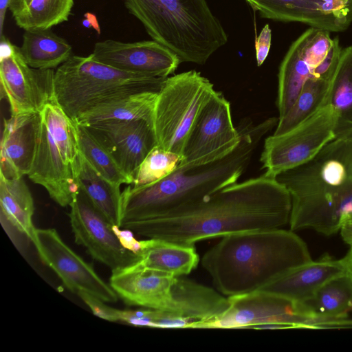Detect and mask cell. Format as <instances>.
I'll use <instances>...</instances> for the list:
<instances>
[{"mask_svg":"<svg viewBox=\"0 0 352 352\" xmlns=\"http://www.w3.org/2000/svg\"><path fill=\"white\" fill-rule=\"evenodd\" d=\"M292 200L276 178L262 175L230 185L174 213L122 223V228L148 239L184 245L205 239L289 224Z\"/></svg>","mask_w":352,"mask_h":352,"instance_id":"1","label":"cell"},{"mask_svg":"<svg viewBox=\"0 0 352 352\" xmlns=\"http://www.w3.org/2000/svg\"><path fill=\"white\" fill-rule=\"evenodd\" d=\"M278 121V118L272 117L254 125L245 120L238 127L239 144L226 157L190 168H177L163 179L148 185L129 184L121 194V224L174 213L236 183L261 139L276 126Z\"/></svg>","mask_w":352,"mask_h":352,"instance_id":"2","label":"cell"},{"mask_svg":"<svg viewBox=\"0 0 352 352\" xmlns=\"http://www.w3.org/2000/svg\"><path fill=\"white\" fill-rule=\"evenodd\" d=\"M311 261L294 231L274 228L226 235L204 254L201 265L219 292L232 297L258 291Z\"/></svg>","mask_w":352,"mask_h":352,"instance_id":"3","label":"cell"},{"mask_svg":"<svg viewBox=\"0 0 352 352\" xmlns=\"http://www.w3.org/2000/svg\"><path fill=\"white\" fill-rule=\"evenodd\" d=\"M151 38L181 62L204 65L228 40L207 0H123Z\"/></svg>","mask_w":352,"mask_h":352,"instance_id":"4","label":"cell"},{"mask_svg":"<svg viewBox=\"0 0 352 352\" xmlns=\"http://www.w3.org/2000/svg\"><path fill=\"white\" fill-rule=\"evenodd\" d=\"M166 78L120 70L96 60L91 54L72 55L54 72V97L76 121L108 100L143 91L159 92Z\"/></svg>","mask_w":352,"mask_h":352,"instance_id":"5","label":"cell"},{"mask_svg":"<svg viewBox=\"0 0 352 352\" xmlns=\"http://www.w3.org/2000/svg\"><path fill=\"white\" fill-rule=\"evenodd\" d=\"M81 155L76 122L56 102L47 104L40 112L29 179L43 186L58 205L69 206L80 191L78 175Z\"/></svg>","mask_w":352,"mask_h":352,"instance_id":"6","label":"cell"},{"mask_svg":"<svg viewBox=\"0 0 352 352\" xmlns=\"http://www.w3.org/2000/svg\"><path fill=\"white\" fill-rule=\"evenodd\" d=\"M214 91L213 84L195 70L167 77L157 94L153 114L157 144L182 155L198 115Z\"/></svg>","mask_w":352,"mask_h":352,"instance_id":"7","label":"cell"},{"mask_svg":"<svg viewBox=\"0 0 352 352\" xmlns=\"http://www.w3.org/2000/svg\"><path fill=\"white\" fill-rule=\"evenodd\" d=\"M276 179L290 195L291 212L329 198L352 183V140L335 138L312 159Z\"/></svg>","mask_w":352,"mask_h":352,"instance_id":"8","label":"cell"},{"mask_svg":"<svg viewBox=\"0 0 352 352\" xmlns=\"http://www.w3.org/2000/svg\"><path fill=\"white\" fill-rule=\"evenodd\" d=\"M336 112L327 104L288 131L266 138L260 157L263 174L276 178L312 159L336 138Z\"/></svg>","mask_w":352,"mask_h":352,"instance_id":"9","label":"cell"},{"mask_svg":"<svg viewBox=\"0 0 352 352\" xmlns=\"http://www.w3.org/2000/svg\"><path fill=\"white\" fill-rule=\"evenodd\" d=\"M228 298L230 307L223 314L212 320L197 323L193 328L316 329L319 320L303 314L298 302L265 291Z\"/></svg>","mask_w":352,"mask_h":352,"instance_id":"10","label":"cell"},{"mask_svg":"<svg viewBox=\"0 0 352 352\" xmlns=\"http://www.w3.org/2000/svg\"><path fill=\"white\" fill-rule=\"evenodd\" d=\"M240 142V132L232 122L230 104L215 91L193 124L178 168H190L220 160L232 153Z\"/></svg>","mask_w":352,"mask_h":352,"instance_id":"11","label":"cell"},{"mask_svg":"<svg viewBox=\"0 0 352 352\" xmlns=\"http://www.w3.org/2000/svg\"><path fill=\"white\" fill-rule=\"evenodd\" d=\"M1 38V96L10 108L11 115L40 113L44 107L56 102L54 69L31 67L25 60L20 47L4 35Z\"/></svg>","mask_w":352,"mask_h":352,"instance_id":"12","label":"cell"},{"mask_svg":"<svg viewBox=\"0 0 352 352\" xmlns=\"http://www.w3.org/2000/svg\"><path fill=\"white\" fill-rule=\"evenodd\" d=\"M310 28L290 45L278 69L276 100L278 118L284 116L296 101L308 79L314 78L318 67L340 44L338 36Z\"/></svg>","mask_w":352,"mask_h":352,"instance_id":"13","label":"cell"},{"mask_svg":"<svg viewBox=\"0 0 352 352\" xmlns=\"http://www.w3.org/2000/svg\"><path fill=\"white\" fill-rule=\"evenodd\" d=\"M69 207L68 215L75 241L85 247L95 260L111 272L138 261L139 254L122 247L112 230L113 225L80 189Z\"/></svg>","mask_w":352,"mask_h":352,"instance_id":"14","label":"cell"},{"mask_svg":"<svg viewBox=\"0 0 352 352\" xmlns=\"http://www.w3.org/2000/svg\"><path fill=\"white\" fill-rule=\"evenodd\" d=\"M32 243L43 263L57 274L69 291L87 292L107 302L118 300V296L111 285L63 241L55 229L36 228Z\"/></svg>","mask_w":352,"mask_h":352,"instance_id":"15","label":"cell"},{"mask_svg":"<svg viewBox=\"0 0 352 352\" xmlns=\"http://www.w3.org/2000/svg\"><path fill=\"white\" fill-rule=\"evenodd\" d=\"M91 54L120 70L156 78H167L182 63L175 53L154 40L126 43L107 39L96 43Z\"/></svg>","mask_w":352,"mask_h":352,"instance_id":"16","label":"cell"},{"mask_svg":"<svg viewBox=\"0 0 352 352\" xmlns=\"http://www.w3.org/2000/svg\"><path fill=\"white\" fill-rule=\"evenodd\" d=\"M261 17L300 22L311 28L342 32L352 23V0H245Z\"/></svg>","mask_w":352,"mask_h":352,"instance_id":"17","label":"cell"},{"mask_svg":"<svg viewBox=\"0 0 352 352\" xmlns=\"http://www.w3.org/2000/svg\"><path fill=\"white\" fill-rule=\"evenodd\" d=\"M85 126L133 181L142 162L157 145L153 125L143 120H108Z\"/></svg>","mask_w":352,"mask_h":352,"instance_id":"18","label":"cell"},{"mask_svg":"<svg viewBox=\"0 0 352 352\" xmlns=\"http://www.w3.org/2000/svg\"><path fill=\"white\" fill-rule=\"evenodd\" d=\"M109 285L130 306L167 311L175 297V276L129 266L111 272Z\"/></svg>","mask_w":352,"mask_h":352,"instance_id":"19","label":"cell"},{"mask_svg":"<svg viewBox=\"0 0 352 352\" xmlns=\"http://www.w3.org/2000/svg\"><path fill=\"white\" fill-rule=\"evenodd\" d=\"M40 113H23L4 119L0 151V174L19 178L30 171L36 146Z\"/></svg>","mask_w":352,"mask_h":352,"instance_id":"20","label":"cell"},{"mask_svg":"<svg viewBox=\"0 0 352 352\" xmlns=\"http://www.w3.org/2000/svg\"><path fill=\"white\" fill-rule=\"evenodd\" d=\"M347 272L342 258L334 259L324 254L317 261L312 260L291 270L260 290L302 302L311 298L328 280Z\"/></svg>","mask_w":352,"mask_h":352,"instance_id":"21","label":"cell"},{"mask_svg":"<svg viewBox=\"0 0 352 352\" xmlns=\"http://www.w3.org/2000/svg\"><path fill=\"white\" fill-rule=\"evenodd\" d=\"M140 258L131 265L174 276L189 274L198 265L199 257L194 245H184L159 239L141 241Z\"/></svg>","mask_w":352,"mask_h":352,"instance_id":"22","label":"cell"},{"mask_svg":"<svg viewBox=\"0 0 352 352\" xmlns=\"http://www.w3.org/2000/svg\"><path fill=\"white\" fill-rule=\"evenodd\" d=\"M157 94L143 91L108 100L82 114L76 122L89 125L108 120H143L153 125Z\"/></svg>","mask_w":352,"mask_h":352,"instance_id":"23","label":"cell"},{"mask_svg":"<svg viewBox=\"0 0 352 352\" xmlns=\"http://www.w3.org/2000/svg\"><path fill=\"white\" fill-rule=\"evenodd\" d=\"M302 312L316 319H340L352 311V275L346 272L322 285L309 299L298 302Z\"/></svg>","mask_w":352,"mask_h":352,"instance_id":"24","label":"cell"},{"mask_svg":"<svg viewBox=\"0 0 352 352\" xmlns=\"http://www.w3.org/2000/svg\"><path fill=\"white\" fill-rule=\"evenodd\" d=\"M327 104L336 115V138L352 140V45L342 50L330 80Z\"/></svg>","mask_w":352,"mask_h":352,"instance_id":"25","label":"cell"},{"mask_svg":"<svg viewBox=\"0 0 352 352\" xmlns=\"http://www.w3.org/2000/svg\"><path fill=\"white\" fill-rule=\"evenodd\" d=\"M0 206L5 221L33 242L36 231L32 220L34 200L23 177L6 178L0 174Z\"/></svg>","mask_w":352,"mask_h":352,"instance_id":"26","label":"cell"},{"mask_svg":"<svg viewBox=\"0 0 352 352\" xmlns=\"http://www.w3.org/2000/svg\"><path fill=\"white\" fill-rule=\"evenodd\" d=\"M21 52L29 66L39 69H54L72 55L71 45L48 29L25 30Z\"/></svg>","mask_w":352,"mask_h":352,"instance_id":"27","label":"cell"},{"mask_svg":"<svg viewBox=\"0 0 352 352\" xmlns=\"http://www.w3.org/2000/svg\"><path fill=\"white\" fill-rule=\"evenodd\" d=\"M78 181L80 189L111 224L120 227L122 221L120 186L113 184L103 177L82 155H81Z\"/></svg>","mask_w":352,"mask_h":352,"instance_id":"28","label":"cell"},{"mask_svg":"<svg viewBox=\"0 0 352 352\" xmlns=\"http://www.w3.org/2000/svg\"><path fill=\"white\" fill-rule=\"evenodd\" d=\"M329 83L330 80L325 79H308L288 112L278 118L273 134L288 131L327 104Z\"/></svg>","mask_w":352,"mask_h":352,"instance_id":"29","label":"cell"},{"mask_svg":"<svg viewBox=\"0 0 352 352\" xmlns=\"http://www.w3.org/2000/svg\"><path fill=\"white\" fill-rule=\"evenodd\" d=\"M74 0H32L14 17L24 30L48 29L68 21Z\"/></svg>","mask_w":352,"mask_h":352,"instance_id":"30","label":"cell"},{"mask_svg":"<svg viewBox=\"0 0 352 352\" xmlns=\"http://www.w3.org/2000/svg\"><path fill=\"white\" fill-rule=\"evenodd\" d=\"M77 129L80 152L99 173L120 186L133 183V180L122 171L110 153L85 125L77 123Z\"/></svg>","mask_w":352,"mask_h":352,"instance_id":"31","label":"cell"},{"mask_svg":"<svg viewBox=\"0 0 352 352\" xmlns=\"http://www.w3.org/2000/svg\"><path fill=\"white\" fill-rule=\"evenodd\" d=\"M182 159L178 153L155 146L138 168L131 185L143 186L163 179L178 168Z\"/></svg>","mask_w":352,"mask_h":352,"instance_id":"32","label":"cell"},{"mask_svg":"<svg viewBox=\"0 0 352 352\" xmlns=\"http://www.w3.org/2000/svg\"><path fill=\"white\" fill-rule=\"evenodd\" d=\"M163 311L145 308L138 310H120V321L138 327L159 328Z\"/></svg>","mask_w":352,"mask_h":352,"instance_id":"33","label":"cell"},{"mask_svg":"<svg viewBox=\"0 0 352 352\" xmlns=\"http://www.w3.org/2000/svg\"><path fill=\"white\" fill-rule=\"evenodd\" d=\"M76 294L89 307L95 316L110 322L120 321V309L109 307L104 302V301L89 293L79 292Z\"/></svg>","mask_w":352,"mask_h":352,"instance_id":"34","label":"cell"},{"mask_svg":"<svg viewBox=\"0 0 352 352\" xmlns=\"http://www.w3.org/2000/svg\"><path fill=\"white\" fill-rule=\"evenodd\" d=\"M271 42L272 30L269 25L266 24L255 39V52L257 66H261L267 58L270 50Z\"/></svg>","mask_w":352,"mask_h":352,"instance_id":"35","label":"cell"},{"mask_svg":"<svg viewBox=\"0 0 352 352\" xmlns=\"http://www.w3.org/2000/svg\"><path fill=\"white\" fill-rule=\"evenodd\" d=\"M120 226H112V230L119 240L120 244L125 249L138 254L142 249L141 241L135 239L133 232L129 229H120Z\"/></svg>","mask_w":352,"mask_h":352,"instance_id":"36","label":"cell"},{"mask_svg":"<svg viewBox=\"0 0 352 352\" xmlns=\"http://www.w3.org/2000/svg\"><path fill=\"white\" fill-rule=\"evenodd\" d=\"M32 1V0H10L8 9L13 18L21 13Z\"/></svg>","mask_w":352,"mask_h":352,"instance_id":"37","label":"cell"},{"mask_svg":"<svg viewBox=\"0 0 352 352\" xmlns=\"http://www.w3.org/2000/svg\"><path fill=\"white\" fill-rule=\"evenodd\" d=\"M340 232L343 241L348 245H352V221L344 224Z\"/></svg>","mask_w":352,"mask_h":352,"instance_id":"38","label":"cell"},{"mask_svg":"<svg viewBox=\"0 0 352 352\" xmlns=\"http://www.w3.org/2000/svg\"><path fill=\"white\" fill-rule=\"evenodd\" d=\"M9 2L10 0H0V37L3 35L4 21Z\"/></svg>","mask_w":352,"mask_h":352,"instance_id":"39","label":"cell"},{"mask_svg":"<svg viewBox=\"0 0 352 352\" xmlns=\"http://www.w3.org/2000/svg\"><path fill=\"white\" fill-rule=\"evenodd\" d=\"M349 246V250L342 258L346 264L347 271L352 275V245Z\"/></svg>","mask_w":352,"mask_h":352,"instance_id":"40","label":"cell"},{"mask_svg":"<svg viewBox=\"0 0 352 352\" xmlns=\"http://www.w3.org/2000/svg\"><path fill=\"white\" fill-rule=\"evenodd\" d=\"M352 221V217L349 219V221ZM348 221H347V222H348Z\"/></svg>","mask_w":352,"mask_h":352,"instance_id":"41","label":"cell"}]
</instances>
